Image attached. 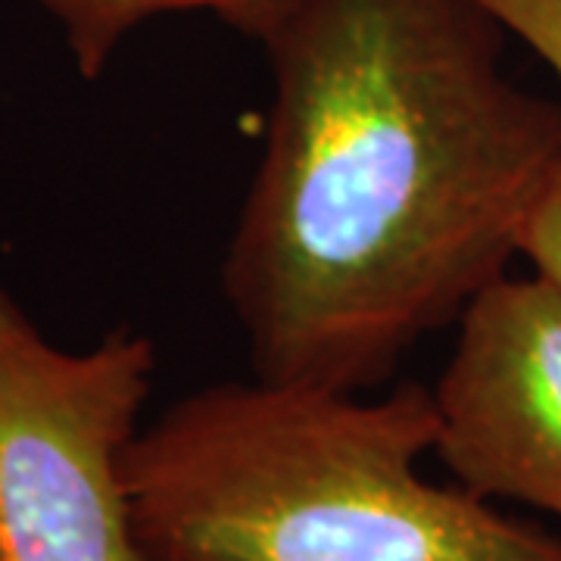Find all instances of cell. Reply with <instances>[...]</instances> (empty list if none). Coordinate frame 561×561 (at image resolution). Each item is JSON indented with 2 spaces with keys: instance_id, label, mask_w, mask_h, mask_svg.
<instances>
[{
  "instance_id": "5b68a950",
  "label": "cell",
  "mask_w": 561,
  "mask_h": 561,
  "mask_svg": "<svg viewBox=\"0 0 561 561\" xmlns=\"http://www.w3.org/2000/svg\"><path fill=\"white\" fill-rule=\"evenodd\" d=\"M297 0H41L60 22L62 38L79 66L81 79H101L116 47L140 22L162 13H213L228 28L253 41H265Z\"/></svg>"
},
{
  "instance_id": "52a82bcc",
  "label": "cell",
  "mask_w": 561,
  "mask_h": 561,
  "mask_svg": "<svg viewBox=\"0 0 561 561\" xmlns=\"http://www.w3.org/2000/svg\"><path fill=\"white\" fill-rule=\"evenodd\" d=\"M522 256L534 265V272L552 278L561 287V179L552 184V191L546 194V201L527 225Z\"/></svg>"
},
{
  "instance_id": "277c9868",
  "label": "cell",
  "mask_w": 561,
  "mask_h": 561,
  "mask_svg": "<svg viewBox=\"0 0 561 561\" xmlns=\"http://www.w3.org/2000/svg\"><path fill=\"white\" fill-rule=\"evenodd\" d=\"M434 456L481 500L561 524V287L502 275L459 316L456 350L431 387Z\"/></svg>"
},
{
  "instance_id": "6da1fadb",
  "label": "cell",
  "mask_w": 561,
  "mask_h": 561,
  "mask_svg": "<svg viewBox=\"0 0 561 561\" xmlns=\"http://www.w3.org/2000/svg\"><path fill=\"white\" fill-rule=\"evenodd\" d=\"M481 0H297L221 294L262 381L368 393L508 275L561 179V101Z\"/></svg>"
},
{
  "instance_id": "8992f818",
  "label": "cell",
  "mask_w": 561,
  "mask_h": 561,
  "mask_svg": "<svg viewBox=\"0 0 561 561\" xmlns=\"http://www.w3.org/2000/svg\"><path fill=\"white\" fill-rule=\"evenodd\" d=\"M561 81V0H481Z\"/></svg>"
},
{
  "instance_id": "7a4b0ae2",
  "label": "cell",
  "mask_w": 561,
  "mask_h": 561,
  "mask_svg": "<svg viewBox=\"0 0 561 561\" xmlns=\"http://www.w3.org/2000/svg\"><path fill=\"white\" fill-rule=\"evenodd\" d=\"M431 387L209 383L122 461L140 561H561V537L434 483Z\"/></svg>"
},
{
  "instance_id": "3957f363",
  "label": "cell",
  "mask_w": 561,
  "mask_h": 561,
  "mask_svg": "<svg viewBox=\"0 0 561 561\" xmlns=\"http://www.w3.org/2000/svg\"><path fill=\"white\" fill-rule=\"evenodd\" d=\"M153 375L150 334L69 353L0 290V561H140L122 461Z\"/></svg>"
}]
</instances>
